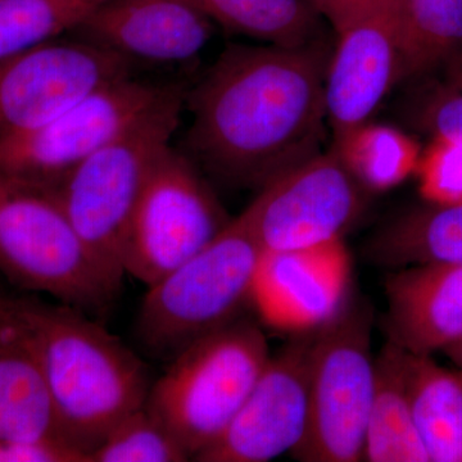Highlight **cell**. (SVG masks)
Segmentation results:
<instances>
[{"instance_id": "6da1fadb", "label": "cell", "mask_w": 462, "mask_h": 462, "mask_svg": "<svg viewBox=\"0 0 462 462\" xmlns=\"http://www.w3.org/2000/svg\"><path fill=\"white\" fill-rule=\"evenodd\" d=\"M329 60L322 42L230 45L188 96L185 154L220 181L261 190L320 153Z\"/></svg>"}, {"instance_id": "7a4b0ae2", "label": "cell", "mask_w": 462, "mask_h": 462, "mask_svg": "<svg viewBox=\"0 0 462 462\" xmlns=\"http://www.w3.org/2000/svg\"><path fill=\"white\" fill-rule=\"evenodd\" d=\"M17 300L41 357L60 436L91 462L109 431L147 402V366L80 310Z\"/></svg>"}, {"instance_id": "3957f363", "label": "cell", "mask_w": 462, "mask_h": 462, "mask_svg": "<svg viewBox=\"0 0 462 462\" xmlns=\"http://www.w3.org/2000/svg\"><path fill=\"white\" fill-rule=\"evenodd\" d=\"M185 96L175 87L54 191L84 245L121 288L125 243L145 182L171 148Z\"/></svg>"}, {"instance_id": "277c9868", "label": "cell", "mask_w": 462, "mask_h": 462, "mask_svg": "<svg viewBox=\"0 0 462 462\" xmlns=\"http://www.w3.org/2000/svg\"><path fill=\"white\" fill-rule=\"evenodd\" d=\"M270 356L263 328L242 316L171 358L145 407L194 460L229 427Z\"/></svg>"}, {"instance_id": "5b68a950", "label": "cell", "mask_w": 462, "mask_h": 462, "mask_svg": "<svg viewBox=\"0 0 462 462\" xmlns=\"http://www.w3.org/2000/svg\"><path fill=\"white\" fill-rule=\"evenodd\" d=\"M263 257L242 212L202 251L148 288L136 321L142 346L171 360L197 339L242 318Z\"/></svg>"}, {"instance_id": "8992f818", "label": "cell", "mask_w": 462, "mask_h": 462, "mask_svg": "<svg viewBox=\"0 0 462 462\" xmlns=\"http://www.w3.org/2000/svg\"><path fill=\"white\" fill-rule=\"evenodd\" d=\"M0 272L88 315L111 309L121 288L84 245L54 191L0 171Z\"/></svg>"}, {"instance_id": "52a82bcc", "label": "cell", "mask_w": 462, "mask_h": 462, "mask_svg": "<svg viewBox=\"0 0 462 462\" xmlns=\"http://www.w3.org/2000/svg\"><path fill=\"white\" fill-rule=\"evenodd\" d=\"M372 328L370 303L349 297L315 328L309 422L302 442L291 454L296 460L363 461L375 384Z\"/></svg>"}, {"instance_id": "ba28073f", "label": "cell", "mask_w": 462, "mask_h": 462, "mask_svg": "<svg viewBox=\"0 0 462 462\" xmlns=\"http://www.w3.org/2000/svg\"><path fill=\"white\" fill-rule=\"evenodd\" d=\"M173 88L134 75L112 81L41 126L0 138V171L33 187L56 189Z\"/></svg>"}, {"instance_id": "9c48e42d", "label": "cell", "mask_w": 462, "mask_h": 462, "mask_svg": "<svg viewBox=\"0 0 462 462\" xmlns=\"http://www.w3.org/2000/svg\"><path fill=\"white\" fill-rule=\"evenodd\" d=\"M233 218L199 167L169 148L157 161L134 212L123 264L147 287L202 251Z\"/></svg>"}, {"instance_id": "30bf717a", "label": "cell", "mask_w": 462, "mask_h": 462, "mask_svg": "<svg viewBox=\"0 0 462 462\" xmlns=\"http://www.w3.org/2000/svg\"><path fill=\"white\" fill-rule=\"evenodd\" d=\"M366 193L331 148L258 190L243 215L263 254L311 251L342 242Z\"/></svg>"}, {"instance_id": "8fae6325", "label": "cell", "mask_w": 462, "mask_h": 462, "mask_svg": "<svg viewBox=\"0 0 462 462\" xmlns=\"http://www.w3.org/2000/svg\"><path fill=\"white\" fill-rule=\"evenodd\" d=\"M129 75L132 63L72 35L0 57V138L41 126Z\"/></svg>"}, {"instance_id": "7c38bea8", "label": "cell", "mask_w": 462, "mask_h": 462, "mask_svg": "<svg viewBox=\"0 0 462 462\" xmlns=\"http://www.w3.org/2000/svg\"><path fill=\"white\" fill-rule=\"evenodd\" d=\"M314 331H296L278 354L270 356L229 427L194 461L269 462L300 446L309 422Z\"/></svg>"}, {"instance_id": "4fadbf2b", "label": "cell", "mask_w": 462, "mask_h": 462, "mask_svg": "<svg viewBox=\"0 0 462 462\" xmlns=\"http://www.w3.org/2000/svg\"><path fill=\"white\" fill-rule=\"evenodd\" d=\"M334 30L338 42L325 76V106L328 124L338 138L369 123L401 83V60L383 0H365Z\"/></svg>"}, {"instance_id": "5bb4252c", "label": "cell", "mask_w": 462, "mask_h": 462, "mask_svg": "<svg viewBox=\"0 0 462 462\" xmlns=\"http://www.w3.org/2000/svg\"><path fill=\"white\" fill-rule=\"evenodd\" d=\"M212 23L189 0H108L71 35L132 65H178L205 50Z\"/></svg>"}, {"instance_id": "9a60e30c", "label": "cell", "mask_w": 462, "mask_h": 462, "mask_svg": "<svg viewBox=\"0 0 462 462\" xmlns=\"http://www.w3.org/2000/svg\"><path fill=\"white\" fill-rule=\"evenodd\" d=\"M349 263L342 242L294 254H263L252 302L281 329H315L349 297Z\"/></svg>"}, {"instance_id": "2e32d148", "label": "cell", "mask_w": 462, "mask_h": 462, "mask_svg": "<svg viewBox=\"0 0 462 462\" xmlns=\"http://www.w3.org/2000/svg\"><path fill=\"white\" fill-rule=\"evenodd\" d=\"M385 297V334L404 351L431 355L462 338V264L393 270Z\"/></svg>"}, {"instance_id": "e0dca14e", "label": "cell", "mask_w": 462, "mask_h": 462, "mask_svg": "<svg viewBox=\"0 0 462 462\" xmlns=\"http://www.w3.org/2000/svg\"><path fill=\"white\" fill-rule=\"evenodd\" d=\"M42 437L62 438L41 357L17 298L0 296V443Z\"/></svg>"}, {"instance_id": "ac0fdd59", "label": "cell", "mask_w": 462, "mask_h": 462, "mask_svg": "<svg viewBox=\"0 0 462 462\" xmlns=\"http://www.w3.org/2000/svg\"><path fill=\"white\" fill-rule=\"evenodd\" d=\"M393 27L401 83L437 69L462 79V0H383Z\"/></svg>"}, {"instance_id": "d6986e66", "label": "cell", "mask_w": 462, "mask_h": 462, "mask_svg": "<svg viewBox=\"0 0 462 462\" xmlns=\"http://www.w3.org/2000/svg\"><path fill=\"white\" fill-rule=\"evenodd\" d=\"M367 260L393 270L462 264V205H430L401 215L367 243Z\"/></svg>"}, {"instance_id": "ffe728a7", "label": "cell", "mask_w": 462, "mask_h": 462, "mask_svg": "<svg viewBox=\"0 0 462 462\" xmlns=\"http://www.w3.org/2000/svg\"><path fill=\"white\" fill-rule=\"evenodd\" d=\"M363 461L430 462L410 406L406 351L389 340L375 358Z\"/></svg>"}, {"instance_id": "44dd1931", "label": "cell", "mask_w": 462, "mask_h": 462, "mask_svg": "<svg viewBox=\"0 0 462 462\" xmlns=\"http://www.w3.org/2000/svg\"><path fill=\"white\" fill-rule=\"evenodd\" d=\"M407 392L430 462H462V376L406 351Z\"/></svg>"}, {"instance_id": "7402d4cb", "label": "cell", "mask_w": 462, "mask_h": 462, "mask_svg": "<svg viewBox=\"0 0 462 462\" xmlns=\"http://www.w3.org/2000/svg\"><path fill=\"white\" fill-rule=\"evenodd\" d=\"M214 23L273 47L298 50L321 42L311 0H189Z\"/></svg>"}, {"instance_id": "603a6c76", "label": "cell", "mask_w": 462, "mask_h": 462, "mask_svg": "<svg viewBox=\"0 0 462 462\" xmlns=\"http://www.w3.org/2000/svg\"><path fill=\"white\" fill-rule=\"evenodd\" d=\"M333 148L367 193L396 188L416 172L421 156L411 136L370 121L334 138Z\"/></svg>"}, {"instance_id": "cb8c5ba5", "label": "cell", "mask_w": 462, "mask_h": 462, "mask_svg": "<svg viewBox=\"0 0 462 462\" xmlns=\"http://www.w3.org/2000/svg\"><path fill=\"white\" fill-rule=\"evenodd\" d=\"M108 0H0V57L71 35Z\"/></svg>"}, {"instance_id": "d4e9b609", "label": "cell", "mask_w": 462, "mask_h": 462, "mask_svg": "<svg viewBox=\"0 0 462 462\" xmlns=\"http://www.w3.org/2000/svg\"><path fill=\"white\" fill-rule=\"evenodd\" d=\"M190 456L157 418L141 407L109 431L91 462H185Z\"/></svg>"}, {"instance_id": "484cf974", "label": "cell", "mask_w": 462, "mask_h": 462, "mask_svg": "<svg viewBox=\"0 0 462 462\" xmlns=\"http://www.w3.org/2000/svg\"><path fill=\"white\" fill-rule=\"evenodd\" d=\"M416 175L422 199L430 205H462V145L434 136L421 151Z\"/></svg>"}, {"instance_id": "4316f807", "label": "cell", "mask_w": 462, "mask_h": 462, "mask_svg": "<svg viewBox=\"0 0 462 462\" xmlns=\"http://www.w3.org/2000/svg\"><path fill=\"white\" fill-rule=\"evenodd\" d=\"M420 117L433 136L462 145V79H449L445 88L434 91Z\"/></svg>"}, {"instance_id": "83f0119b", "label": "cell", "mask_w": 462, "mask_h": 462, "mask_svg": "<svg viewBox=\"0 0 462 462\" xmlns=\"http://www.w3.org/2000/svg\"><path fill=\"white\" fill-rule=\"evenodd\" d=\"M0 462H90V457L60 437L0 443Z\"/></svg>"}, {"instance_id": "f1b7e54d", "label": "cell", "mask_w": 462, "mask_h": 462, "mask_svg": "<svg viewBox=\"0 0 462 462\" xmlns=\"http://www.w3.org/2000/svg\"><path fill=\"white\" fill-rule=\"evenodd\" d=\"M312 5L322 16L330 21L331 26L337 27L345 21L365 0H311Z\"/></svg>"}, {"instance_id": "f546056e", "label": "cell", "mask_w": 462, "mask_h": 462, "mask_svg": "<svg viewBox=\"0 0 462 462\" xmlns=\"http://www.w3.org/2000/svg\"><path fill=\"white\" fill-rule=\"evenodd\" d=\"M448 357L458 366L462 367V338L458 339L457 342L452 343L451 346H447L443 349Z\"/></svg>"}]
</instances>
